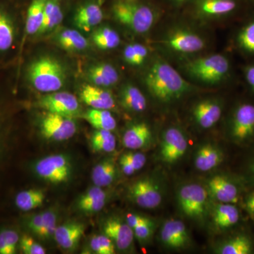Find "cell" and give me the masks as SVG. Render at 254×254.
Returning a JSON list of instances; mask_svg holds the SVG:
<instances>
[{
	"instance_id": "34",
	"label": "cell",
	"mask_w": 254,
	"mask_h": 254,
	"mask_svg": "<svg viewBox=\"0 0 254 254\" xmlns=\"http://www.w3.org/2000/svg\"><path fill=\"white\" fill-rule=\"evenodd\" d=\"M60 47L69 51H81L88 46V40L81 33L73 29H65L58 35Z\"/></svg>"
},
{
	"instance_id": "1",
	"label": "cell",
	"mask_w": 254,
	"mask_h": 254,
	"mask_svg": "<svg viewBox=\"0 0 254 254\" xmlns=\"http://www.w3.org/2000/svg\"><path fill=\"white\" fill-rule=\"evenodd\" d=\"M145 83L151 94L163 102L178 99L190 90L188 83L168 63L157 60L150 66Z\"/></svg>"
},
{
	"instance_id": "15",
	"label": "cell",
	"mask_w": 254,
	"mask_h": 254,
	"mask_svg": "<svg viewBox=\"0 0 254 254\" xmlns=\"http://www.w3.org/2000/svg\"><path fill=\"white\" fill-rule=\"evenodd\" d=\"M103 19V11L100 1L91 0L78 6L73 22L79 29L88 32L98 26Z\"/></svg>"
},
{
	"instance_id": "29",
	"label": "cell",
	"mask_w": 254,
	"mask_h": 254,
	"mask_svg": "<svg viewBox=\"0 0 254 254\" xmlns=\"http://www.w3.org/2000/svg\"><path fill=\"white\" fill-rule=\"evenodd\" d=\"M213 220L215 226L219 229H227L238 222L240 212L232 203H220L214 209Z\"/></svg>"
},
{
	"instance_id": "24",
	"label": "cell",
	"mask_w": 254,
	"mask_h": 254,
	"mask_svg": "<svg viewBox=\"0 0 254 254\" xmlns=\"http://www.w3.org/2000/svg\"><path fill=\"white\" fill-rule=\"evenodd\" d=\"M16 26L12 16L4 8L0 7V53H7L16 41Z\"/></svg>"
},
{
	"instance_id": "33",
	"label": "cell",
	"mask_w": 254,
	"mask_h": 254,
	"mask_svg": "<svg viewBox=\"0 0 254 254\" xmlns=\"http://www.w3.org/2000/svg\"><path fill=\"white\" fill-rule=\"evenodd\" d=\"M90 145L95 153H111L116 148V138L112 131L96 129L90 138Z\"/></svg>"
},
{
	"instance_id": "46",
	"label": "cell",
	"mask_w": 254,
	"mask_h": 254,
	"mask_svg": "<svg viewBox=\"0 0 254 254\" xmlns=\"http://www.w3.org/2000/svg\"><path fill=\"white\" fill-rule=\"evenodd\" d=\"M127 223L131 227L132 229L136 228L137 227L141 226L144 225H151L155 224L153 220L144 216V215H139V214L128 213L126 216Z\"/></svg>"
},
{
	"instance_id": "5",
	"label": "cell",
	"mask_w": 254,
	"mask_h": 254,
	"mask_svg": "<svg viewBox=\"0 0 254 254\" xmlns=\"http://www.w3.org/2000/svg\"><path fill=\"white\" fill-rule=\"evenodd\" d=\"M187 71L193 77L204 83H217L228 76L230 63L224 55H210L190 62L187 65Z\"/></svg>"
},
{
	"instance_id": "45",
	"label": "cell",
	"mask_w": 254,
	"mask_h": 254,
	"mask_svg": "<svg viewBox=\"0 0 254 254\" xmlns=\"http://www.w3.org/2000/svg\"><path fill=\"white\" fill-rule=\"evenodd\" d=\"M43 223V213L33 214L26 217L24 224L32 235L38 237Z\"/></svg>"
},
{
	"instance_id": "3",
	"label": "cell",
	"mask_w": 254,
	"mask_h": 254,
	"mask_svg": "<svg viewBox=\"0 0 254 254\" xmlns=\"http://www.w3.org/2000/svg\"><path fill=\"white\" fill-rule=\"evenodd\" d=\"M113 12L119 22L136 33L149 31L155 21L154 12L149 6L135 2L133 0L115 3Z\"/></svg>"
},
{
	"instance_id": "13",
	"label": "cell",
	"mask_w": 254,
	"mask_h": 254,
	"mask_svg": "<svg viewBox=\"0 0 254 254\" xmlns=\"http://www.w3.org/2000/svg\"><path fill=\"white\" fill-rule=\"evenodd\" d=\"M160 240L165 247L173 250H182L190 245V234L183 222L169 220L160 230Z\"/></svg>"
},
{
	"instance_id": "48",
	"label": "cell",
	"mask_w": 254,
	"mask_h": 254,
	"mask_svg": "<svg viewBox=\"0 0 254 254\" xmlns=\"http://www.w3.org/2000/svg\"><path fill=\"white\" fill-rule=\"evenodd\" d=\"M4 148V127H3V119L0 111V159L2 156Z\"/></svg>"
},
{
	"instance_id": "25",
	"label": "cell",
	"mask_w": 254,
	"mask_h": 254,
	"mask_svg": "<svg viewBox=\"0 0 254 254\" xmlns=\"http://www.w3.org/2000/svg\"><path fill=\"white\" fill-rule=\"evenodd\" d=\"M118 173L116 163L112 158H106L97 164L92 170V181L95 186H110L115 181Z\"/></svg>"
},
{
	"instance_id": "11",
	"label": "cell",
	"mask_w": 254,
	"mask_h": 254,
	"mask_svg": "<svg viewBox=\"0 0 254 254\" xmlns=\"http://www.w3.org/2000/svg\"><path fill=\"white\" fill-rule=\"evenodd\" d=\"M188 149V141L185 133L171 127L165 130L160 143V157L165 163H176L184 156Z\"/></svg>"
},
{
	"instance_id": "35",
	"label": "cell",
	"mask_w": 254,
	"mask_h": 254,
	"mask_svg": "<svg viewBox=\"0 0 254 254\" xmlns=\"http://www.w3.org/2000/svg\"><path fill=\"white\" fill-rule=\"evenodd\" d=\"M253 252L250 239L245 235H237L220 246L218 253L221 254H250Z\"/></svg>"
},
{
	"instance_id": "6",
	"label": "cell",
	"mask_w": 254,
	"mask_h": 254,
	"mask_svg": "<svg viewBox=\"0 0 254 254\" xmlns=\"http://www.w3.org/2000/svg\"><path fill=\"white\" fill-rule=\"evenodd\" d=\"M208 192L198 184L185 185L179 190L178 203L182 213L194 220H202L206 213Z\"/></svg>"
},
{
	"instance_id": "14",
	"label": "cell",
	"mask_w": 254,
	"mask_h": 254,
	"mask_svg": "<svg viewBox=\"0 0 254 254\" xmlns=\"http://www.w3.org/2000/svg\"><path fill=\"white\" fill-rule=\"evenodd\" d=\"M85 231L86 227L81 222H67L58 225L53 239L65 252H73L77 250Z\"/></svg>"
},
{
	"instance_id": "7",
	"label": "cell",
	"mask_w": 254,
	"mask_h": 254,
	"mask_svg": "<svg viewBox=\"0 0 254 254\" xmlns=\"http://www.w3.org/2000/svg\"><path fill=\"white\" fill-rule=\"evenodd\" d=\"M43 138L52 141H64L76 134L77 125L72 118L47 112L40 122Z\"/></svg>"
},
{
	"instance_id": "28",
	"label": "cell",
	"mask_w": 254,
	"mask_h": 254,
	"mask_svg": "<svg viewBox=\"0 0 254 254\" xmlns=\"http://www.w3.org/2000/svg\"><path fill=\"white\" fill-rule=\"evenodd\" d=\"M120 102L125 109L134 113H141L146 109L144 95L137 87L128 84L123 87L120 93Z\"/></svg>"
},
{
	"instance_id": "22",
	"label": "cell",
	"mask_w": 254,
	"mask_h": 254,
	"mask_svg": "<svg viewBox=\"0 0 254 254\" xmlns=\"http://www.w3.org/2000/svg\"><path fill=\"white\" fill-rule=\"evenodd\" d=\"M223 160V153L216 145L207 143L202 145L197 151L194 165L197 170L202 172L210 171L218 167Z\"/></svg>"
},
{
	"instance_id": "16",
	"label": "cell",
	"mask_w": 254,
	"mask_h": 254,
	"mask_svg": "<svg viewBox=\"0 0 254 254\" xmlns=\"http://www.w3.org/2000/svg\"><path fill=\"white\" fill-rule=\"evenodd\" d=\"M207 190L220 203H235L238 200V188L230 179L222 175L211 177L207 183Z\"/></svg>"
},
{
	"instance_id": "31",
	"label": "cell",
	"mask_w": 254,
	"mask_h": 254,
	"mask_svg": "<svg viewBox=\"0 0 254 254\" xmlns=\"http://www.w3.org/2000/svg\"><path fill=\"white\" fill-rule=\"evenodd\" d=\"M46 1L47 0H33L28 6L25 30L29 36L38 34L41 29Z\"/></svg>"
},
{
	"instance_id": "21",
	"label": "cell",
	"mask_w": 254,
	"mask_h": 254,
	"mask_svg": "<svg viewBox=\"0 0 254 254\" xmlns=\"http://www.w3.org/2000/svg\"><path fill=\"white\" fill-rule=\"evenodd\" d=\"M152 139V132L147 124L136 123L128 127L123 137L125 148L131 150L141 149L149 144Z\"/></svg>"
},
{
	"instance_id": "17",
	"label": "cell",
	"mask_w": 254,
	"mask_h": 254,
	"mask_svg": "<svg viewBox=\"0 0 254 254\" xmlns=\"http://www.w3.org/2000/svg\"><path fill=\"white\" fill-rule=\"evenodd\" d=\"M80 97L85 104L93 109L109 110L115 106V98L112 93L93 84L82 87Z\"/></svg>"
},
{
	"instance_id": "12",
	"label": "cell",
	"mask_w": 254,
	"mask_h": 254,
	"mask_svg": "<svg viewBox=\"0 0 254 254\" xmlns=\"http://www.w3.org/2000/svg\"><path fill=\"white\" fill-rule=\"evenodd\" d=\"M103 234L113 241L117 250L125 252L133 247V230L126 220L123 221L120 218L111 217L103 224Z\"/></svg>"
},
{
	"instance_id": "43",
	"label": "cell",
	"mask_w": 254,
	"mask_h": 254,
	"mask_svg": "<svg viewBox=\"0 0 254 254\" xmlns=\"http://www.w3.org/2000/svg\"><path fill=\"white\" fill-rule=\"evenodd\" d=\"M121 157L125 159L136 172L143 168L146 163L145 155L138 152H127L124 153Z\"/></svg>"
},
{
	"instance_id": "36",
	"label": "cell",
	"mask_w": 254,
	"mask_h": 254,
	"mask_svg": "<svg viewBox=\"0 0 254 254\" xmlns=\"http://www.w3.org/2000/svg\"><path fill=\"white\" fill-rule=\"evenodd\" d=\"M92 40L95 46L101 50H112L120 44V35L110 27H101L92 35Z\"/></svg>"
},
{
	"instance_id": "9",
	"label": "cell",
	"mask_w": 254,
	"mask_h": 254,
	"mask_svg": "<svg viewBox=\"0 0 254 254\" xmlns=\"http://www.w3.org/2000/svg\"><path fill=\"white\" fill-rule=\"evenodd\" d=\"M37 105L49 113L74 118L79 115L81 107L74 95L68 92H53L43 95Z\"/></svg>"
},
{
	"instance_id": "23",
	"label": "cell",
	"mask_w": 254,
	"mask_h": 254,
	"mask_svg": "<svg viewBox=\"0 0 254 254\" xmlns=\"http://www.w3.org/2000/svg\"><path fill=\"white\" fill-rule=\"evenodd\" d=\"M87 76L93 85L100 87L113 86L119 81L118 71L108 63H100L91 66Z\"/></svg>"
},
{
	"instance_id": "19",
	"label": "cell",
	"mask_w": 254,
	"mask_h": 254,
	"mask_svg": "<svg viewBox=\"0 0 254 254\" xmlns=\"http://www.w3.org/2000/svg\"><path fill=\"white\" fill-rule=\"evenodd\" d=\"M169 48L178 53H194L205 46L203 40L190 31H178L173 33L165 41Z\"/></svg>"
},
{
	"instance_id": "39",
	"label": "cell",
	"mask_w": 254,
	"mask_h": 254,
	"mask_svg": "<svg viewBox=\"0 0 254 254\" xmlns=\"http://www.w3.org/2000/svg\"><path fill=\"white\" fill-rule=\"evenodd\" d=\"M237 42L241 49L254 55V21L246 24L237 35Z\"/></svg>"
},
{
	"instance_id": "37",
	"label": "cell",
	"mask_w": 254,
	"mask_h": 254,
	"mask_svg": "<svg viewBox=\"0 0 254 254\" xmlns=\"http://www.w3.org/2000/svg\"><path fill=\"white\" fill-rule=\"evenodd\" d=\"M19 233L12 227L0 230V254H15L19 250Z\"/></svg>"
},
{
	"instance_id": "10",
	"label": "cell",
	"mask_w": 254,
	"mask_h": 254,
	"mask_svg": "<svg viewBox=\"0 0 254 254\" xmlns=\"http://www.w3.org/2000/svg\"><path fill=\"white\" fill-rule=\"evenodd\" d=\"M128 196L133 203L145 209L157 208L162 202V193L158 184L150 178H143L132 184Z\"/></svg>"
},
{
	"instance_id": "41",
	"label": "cell",
	"mask_w": 254,
	"mask_h": 254,
	"mask_svg": "<svg viewBox=\"0 0 254 254\" xmlns=\"http://www.w3.org/2000/svg\"><path fill=\"white\" fill-rule=\"evenodd\" d=\"M148 55V50L144 46L138 43L130 44L124 50V58L129 64L141 65Z\"/></svg>"
},
{
	"instance_id": "18",
	"label": "cell",
	"mask_w": 254,
	"mask_h": 254,
	"mask_svg": "<svg viewBox=\"0 0 254 254\" xmlns=\"http://www.w3.org/2000/svg\"><path fill=\"white\" fill-rule=\"evenodd\" d=\"M108 197V193L102 187L94 185L78 197L76 206L86 215L97 213L104 208Z\"/></svg>"
},
{
	"instance_id": "49",
	"label": "cell",
	"mask_w": 254,
	"mask_h": 254,
	"mask_svg": "<svg viewBox=\"0 0 254 254\" xmlns=\"http://www.w3.org/2000/svg\"><path fill=\"white\" fill-rule=\"evenodd\" d=\"M247 208L251 212L254 214V194L251 195L250 198L247 200Z\"/></svg>"
},
{
	"instance_id": "51",
	"label": "cell",
	"mask_w": 254,
	"mask_h": 254,
	"mask_svg": "<svg viewBox=\"0 0 254 254\" xmlns=\"http://www.w3.org/2000/svg\"><path fill=\"white\" fill-rule=\"evenodd\" d=\"M252 169H253V171H254V164L253 165V167H252Z\"/></svg>"
},
{
	"instance_id": "20",
	"label": "cell",
	"mask_w": 254,
	"mask_h": 254,
	"mask_svg": "<svg viewBox=\"0 0 254 254\" xmlns=\"http://www.w3.org/2000/svg\"><path fill=\"white\" fill-rule=\"evenodd\" d=\"M222 112L221 105L218 101L203 100L197 103L193 108V118L202 128H211L220 120Z\"/></svg>"
},
{
	"instance_id": "40",
	"label": "cell",
	"mask_w": 254,
	"mask_h": 254,
	"mask_svg": "<svg viewBox=\"0 0 254 254\" xmlns=\"http://www.w3.org/2000/svg\"><path fill=\"white\" fill-rule=\"evenodd\" d=\"M89 247L96 254H114L117 250L113 241L105 234L93 235L90 240Z\"/></svg>"
},
{
	"instance_id": "44",
	"label": "cell",
	"mask_w": 254,
	"mask_h": 254,
	"mask_svg": "<svg viewBox=\"0 0 254 254\" xmlns=\"http://www.w3.org/2000/svg\"><path fill=\"white\" fill-rule=\"evenodd\" d=\"M135 238L141 245L146 244L153 237L155 231V224L144 225L133 229Z\"/></svg>"
},
{
	"instance_id": "47",
	"label": "cell",
	"mask_w": 254,
	"mask_h": 254,
	"mask_svg": "<svg viewBox=\"0 0 254 254\" xmlns=\"http://www.w3.org/2000/svg\"><path fill=\"white\" fill-rule=\"evenodd\" d=\"M244 71L246 81L254 93V64L247 65Z\"/></svg>"
},
{
	"instance_id": "4",
	"label": "cell",
	"mask_w": 254,
	"mask_h": 254,
	"mask_svg": "<svg viewBox=\"0 0 254 254\" xmlns=\"http://www.w3.org/2000/svg\"><path fill=\"white\" fill-rule=\"evenodd\" d=\"M33 169L37 176L53 185L66 183L73 173L71 159L63 153L50 155L37 160Z\"/></svg>"
},
{
	"instance_id": "38",
	"label": "cell",
	"mask_w": 254,
	"mask_h": 254,
	"mask_svg": "<svg viewBox=\"0 0 254 254\" xmlns=\"http://www.w3.org/2000/svg\"><path fill=\"white\" fill-rule=\"evenodd\" d=\"M43 223L38 238L41 240H49L54 238V234L58 226L59 213L56 209L50 208L42 212Z\"/></svg>"
},
{
	"instance_id": "8",
	"label": "cell",
	"mask_w": 254,
	"mask_h": 254,
	"mask_svg": "<svg viewBox=\"0 0 254 254\" xmlns=\"http://www.w3.org/2000/svg\"><path fill=\"white\" fill-rule=\"evenodd\" d=\"M230 133L236 143H244L254 137V105L242 103L234 110Z\"/></svg>"
},
{
	"instance_id": "42",
	"label": "cell",
	"mask_w": 254,
	"mask_h": 254,
	"mask_svg": "<svg viewBox=\"0 0 254 254\" xmlns=\"http://www.w3.org/2000/svg\"><path fill=\"white\" fill-rule=\"evenodd\" d=\"M19 250L24 254H45L46 250L33 237L24 234L20 238Z\"/></svg>"
},
{
	"instance_id": "50",
	"label": "cell",
	"mask_w": 254,
	"mask_h": 254,
	"mask_svg": "<svg viewBox=\"0 0 254 254\" xmlns=\"http://www.w3.org/2000/svg\"><path fill=\"white\" fill-rule=\"evenodd\" d=\"M174 1H177V2H182L185 0H174Z\"/></svg>"
},
{
	"instance_id": "26",
	"label": "cell",
	"mask_w": 254,
	"mask_h": 254,
	"mask_svg": "<svg viewBox=\"0 0 254 254\" xmlns=\"http://www.w3.org/2000/svg\"><path fill=\"white\" fill-rule=\"evenodd\" d=\"M198 9L207 16H223L231 14L238 7L237 0H199Z\"/></svg>"
},
{
	"instance_id": "27",
	"label": "cell",
	"mask_w": 254,
	"mask_h": 254,
	"mask_svg": "<svg viewBox=\"0 0 254 254\" xmlns=\"http://www.w3.org/2000/svg\"><path fill=\"white\" fill-rule=\"evenodd\" d=\"M46 198V193L43 190L28 189L18 192L15 197L14 203L18 210L28 212L42 206Z\"/></svg>"
},
{
	"instance_id": "30",
	"label": "cell",
	"mask_w": 254,
	"mask_h": 254,
	"mask_svg": "<svg viewBox=\"0 0 254 254\" xmlns=\"http://www.w3.org/2000/svg\"><path fill=\"white\" fill-rule=\"evenodd\" d=\"M63 18L61 0H47L43 23L38 33L43 34L53 31L62 23Z\"/></svg>"
},
{
	"instance_id": "2",
	"label": "cell",
	"mask_w": 254,
	"mask_h": 254,
	"mask_svg": "<svg viewBox=\"0 0 254 254\" xmlns=\"http://www.w3.org/2000/svg\"><path fill=\"white\" fill-rule=\"evenodd\" d=\"M26 75L31 86L44 93L59 91L66 79L63 65L58 60L49 56L33 60L28 66Z\"/></svg>"
},
{
	"instance_id": "32",
	"label": "cell",
	"mask_w": 254,
	"mask_h": 254,
	"mask_svg": "<svg viewBox=\"0 0 254 254\" xmlns=\"http://www.w3.org/2000/svg\"><path fill=\"white\" fill-rule=\"evenodd\" d=\"M83 118L96 129L113 131L117 127V122L108 110L91 109L87 110Z\"/></svg>"
}]
</instances>
